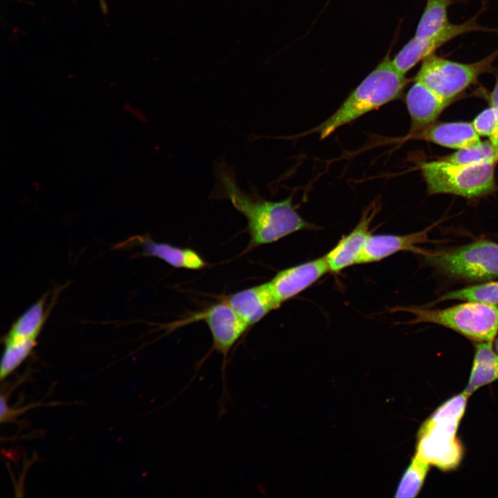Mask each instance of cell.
<instances>
[{
  "label": "cell",
  "mask_w": 498,
  "mask_h": 498,
  "mask_svg": "<svg viewBox=\"0 0 498 498\" xmlns=\"http://www.w3.org/2000/svg\"><path fill=\"white\" fill-rule=\"evenodd\" d=\"M216 186L212 197L228 200L246 219L250 235L243 253L265 244L275 242L292 233L315 229L293 206L292 196L272 201L255 192L247 193L239 187L232 168L221 161L216 165Z\"/></svg>",
  "instance_id": "6da1fadb"
},
{
  "label": "cell",
  "mask_w": 498,
  "mask_h": 498,
  "mask_svg": "<svg viewBox=\"0 0 498 498\" xmlns=\"http://www.w3.org/2000/svg\"><path fill=\"white\" fill-rule=\"evenodd\" d=\"M408 81L387 55L330 117L309 132L326 138L340 127L400 98Z\"/></svg>",
  "instance_id": "7a4b0ae2"
},
{
  "label": "cell",
  "mask_w": 498,
  "mask_h": 498,
  "mask_svg": "<svg viewBox=\"0 0 498 498\" xmlns=\"http://www.w3.org/2000/svg\"><path fill=\"white\" fill-rule=\"evenodd\" d=\"M468 397L463 391L451 397L425 421L417 434V457L444 472L459 467L464 448L457 432Z\"/></svg>",
  "instance_id": "3957f363"
},
{
  "label": "cell",
  "mask_w": 498,
  "mask_h": 498,
  "mask_svg": "<svg viewBox=\"0 0 498 498\" xmlns=\"http://www.w3.org/2000/svg\"><path fill=\"white\" fill-rule=\"evenodd\" d=\"M398 309L414 315V318L409 324L425 322L441 325L476 342H494L498 333L497 305L465 301L445 308L405 306Z\"/></svg>",
  "instance_id": "277c9868"
},
{
  "label": "cell",
  "mask_w": 498,
  "mask_h": 498,
  "mask_svg": "<svg viewBox=\"0 0 498 498\" xmlns=\"http://www.w3.org/2000/svg\"><path fill=\"white\" fill-rule=\"evenodd\" d=\"M440 273L457 279L487 282L498 277V243L478 240L459 247L420 253Z\"/></svg>",
  "instance_id": "5b68a950"
},
{
  "label": "cell",
  "mask_w": 498,
  "mask_h": 498,
  "mask_svg": "<svg viewBox=\"0 0 498 498\" xmlns=\"http://www.w3.org/2000/svg\"><path fill=\"white\" fill-rule=\"evenodd\" d=\"M420 167L430 194L474 198L495 188V164L456 165L439 159L424 162Z\"/></svg>",
  "instance_id": "8992f818"
},
{
  "label": "cell",
  "mask_w": 498,
  "mask_h": 498,
  "mask_svg": "<svg viewBox=\"0 0 498 498\" xmlns=\"http://www.w3.org/2000/svg\"><path fill=\"white\" fill-rule=\"evenodd\" d=\"M498 57V49L472 63H462L434 53L424 59L414 77L441 98L451 102L474 84L480 75L490 71Z\"/></svg>",
  "instance_id": "52a82bcc"
},
{
  "label": "cell",
  "mask_w": 498,
  "mask_h": 498,
  "mask_svg": "<svg viewBox=\"0 0 498 498\" xmlns=\"http://www.w3.org/2000/svg\"><path fill=\"white\" fill-rule=\"evenodd\" d=\"M193 320H203L208 326L212 337V346L210 352L199 362L196 365V374L208 358L210 353L213 351L222 355L221 376L223 382L222 403L221 411L224 409L225 396L226 393L225 374L228 365V357L230 351L238 340L248 329V325L232 308V307L221 299L220 302L211 305L201 313L192 316Z\"/></svg>",
  "instance_id": "ba28073f"
},
{
  "label": "cell",
  "mask_w": 498,
  "mask_h": 498,
  "mask_svg": "<svg viewBox=\"0 0 498 498\" xmlns=\"http://www.w3.org/2000/svg\"><path fill=\"white\" fill-rule=\"evenodd\" d=\"M488 29L479 26L474 17L461 24H448L434 35L423 38L414 36L391 59L394 67L405 75L419 62L434 53L452 39L468 33Z\"/></svg>",
  "instance_id": "9c48e42d"
},
{
  "label": "cell",
  "mask_w": 498,
  "mask_h": 498,
  "mask_svg": "<svg viewBox=\"0 0 498 498\" xmlns=\"http://www.w3.org/2000/svg\"><path fill=\"white\" fill-rule=\"evenodd\" d=\"M380 209L379 201L378 200L373 201L363 211L359 222L353 230L344 236L325 255L330 271L338 273L356 264L367 239L371 234L369 230L370 224Z\"/></svg>",
  "instance_id": "30bf717a"
},
{
  "label": "cell",
  "mask_w": 498,
  "mask_h": 498,
  "mask_svg": "<svg viewBox=\"0 0 498 498\" xmlns=\"http://www.w3.org/2000/svg\"><path fill=\"white\" fill-rule=\"evenodd\" d=\"M329 271L324 255L280 270L268 282L275 297L282 304L306 289Z\"/></svg>",
  "instance_id": "8fae6325"
},
{
  "label": "cell",
  "mask_w": 498,
  "mask_h": 498,
  "mask_svg": "<svg viewBox=\"0 0 498 498\" xmlns=\"http://www.w3.org/2000/svg\"><path fill=\"white\" fill-rule=\"evenodd\" d=\"M62 287L54 289L50 302V292L44 294L30 306L12 324L8 333L1 338L2 343H20L37 345V339L50 315Z\"/></svg>",
  "instance_id": "7c38bea8"
},
{
  "label": "cell",
  "mask_w": 498,
  "mask_h": 498,
  "mask_svg": "<svg viewBox=\"0 0 498 498\" xmlns=\"http://www.w3.org/2000/svg\"><path fill=\"white\" fill-rule=\"evenodd\" d=\"M135 246L140 248L138 256L157 257L174 268L200 270L207 266L206 261L194 250L174 246L167 243L156 242L148 235L131 237L118 244L117 248Z\"/></svg>",
  "instance_id": "4fadbf2b"
},
{
  "label": "cell",
  "mask_w": 498,
  "mask_h": 498,
  "mask_svg": "<svg viewBox=\"0 0 498 498\" xmlns=\"http://www.w3.org/2000/svg\"><path fill=\"white\" fill-rule=\"evenodd\" d=\"M222 299L232 307L249 327L282 304L273 293L269 282L241 290Z\"/></svg>",
  "instance_id": "5bb4252c"
},
{
  "label": "cell",
  "mask_w": 498,
  "mask_h": 498,
  "mask_svg": "<svg viewBox=\"0 0 498 498\" xmlns=\"http://www.w3.org/2000/svg\"><path fill=\"white\" fill-rule=\"evenodd\" d=\"M433 225L411 234H371L360 252L356 264L372 263L382 260L399 251H413L421 253L423 250L417 246L429 241L428 234Z\"/></svg>",
  "instance_id": "9a60e30c"
},
{
  "label": "cell",
  "mask_w": 498,
  "mask_h": 498,
  "mask_svg": "<svg viewBox=\"0 0 498 498\" xmlns=\"http://www.w3.org/2000/svg\"><path fill=\"white\" fill-rule=\"evenodd\" d=\"M405 101L411 118L409 133L434 123L450 103L417 81L407 91Z\"/></svg>",
  "instance_id": "2e32d148"
},
{
  "label": "cell",
  "mask_w": 498,
  "mask_h": 498,
  "mask_svg": "<svg viewBox=\"0 0 498 498\" xmlns=\"http://www.w3.org/2000/svg\"><path fill=\"white\" fill-rule=\"evenodd\" d=\"M407 138L423 140L456 150L475 146L481 142L472 122H468L433 123L409 133Z\"/></svg>",
  "instance_id": "e0dca14e"
},
{
  "label": "cell",
  "mask_w": 498,
  "mask_h": 498,
  "mask_svg": "<svg viewBox=\"0 0 498 498\" xmlns=\"http://www.w3.org/2000/svg\"><path fill=\"white\" fill-rule=\"evenodd\" d=\"M474 349L469 380L463 390L469 396L479 388L498 380V353L493 348V342H476Z\"/></svg>",
  "instance_id": "ac0fdd59"
},
{
  "label": "cell",
  "mask_w": 498,
  "mask_h": 498,
  "mask_svg": "<svg viewBox=\"0 0 498 498\" xmlns=\"http://www.w3.org/2000/svg\"><path fill=\"white\" fill-rule=\"evenodd\" d=\"M453 3V0H426L414 37H430L450 24L448 12Z\"/></svg>",
  "instance_id": "d6986e66"
},
{
  "label": "cell",
  "mask_w": 498,
  "mask_h": 498,
  "mask_svg": "<svg viewBox=\"0 0 498 498\" xmlns=\"http://www.w3.org/2000/svg\"><path fill=\"white\" fill-rule=\"evenodd\" d=\"M440 159L456 165L495 164L498 161V147L488 140L475 146L458 149Z\"/></svg>",
  "instance_id": "ffe728a7"
},
{
  "label": "cell",
  "mask_w": 498,
  "mask_h": 498,
  "mask_svg": "<svg viewBox=\"0 0 498 498\" xmlns=\"http://www.w3.org/2000/svg\"><path fill=\"white\" fill-rule=\"evenodd\" d=\"M445 300L476 301L497 305L498 281H487L447 292L436 299L433 304Z\"/></svg>",
  "instance_id": "44dd1931"
},
{
  "label": "cell",
  "mask_w": 498,
  "mask_h": 498,
  "mask_svg": "<svg viewBox=\"0 0 498 498\" xmlns=\"http://www.w3.org/2000/svg\"><path fill=\"white\" fill-rule=\"evenodd\" d=\"M430 466L428 463L414 455L400 481L395 497H416L424 483Z\"/></svg>",
  "instance_id": "7402d4cb"
},
{
  "label": "cell",
  "mask_w": 498,
  "mask_h": 498,
  "mask_svg": "<svg viewBox=\"0 0 498 498\" xmlns=\"http://www.w3.org/2000/svg\"><path fill=\"white\" fill-rule=\"evenodd\" d=\"M472 124L480 136H488L491 138L497 127L498 114L496 110L492 107L480 112L472 120Z\"/></svg>",
  "instance_id": "603a6c76"
},
{
  "label": "cell",
  "mask_w": 498,
  "mask_h": 498,
  "mask_svg": "<svg viewBox=\"0 0 498 498\" xmlns=\"http://www.w3.org/2000/svg\"><path fill=\"white\" fill-rule=\"evenodd\" d=\"M490 106H492L496 110L498 114V72L494 88L492 93H490ZM489 140H490L493 144L498 147V124L494 136Z\"/></svg>",
  "instance_id": "cb8c5ba5"
},
{
  "label": "cell",
  "mask_w": 498,
  "mask_h": 498,
  "mask_svg": "<svg viewBox=\"0 0 498 498\" xmlns=\"http://www.w3.org/2000/svg\"><path fill=\"white\" fill-rule=\"evenodd\" d=\"M99 1H100V6L101 10H102V12L104 14H106L108 11L106 0H99Z\"/></svg>",
  "instance_id": "d4e9b609"
},
{
  "label": "cell",
  "mask_w": 498,
  "mask_h": 498,
  "mask_svg": "<svg viewBox=\"0 0 498 498\" xmlns=\"http://www.w3.org/2000/svg\"><path fill=\"white\" fill-rule=\"evenodd\" d=\"M493 344H494V348H495V351L498 353V338H495Z\"/></svg>",
  "instance_id": "484cf974"
}]
</instances>
